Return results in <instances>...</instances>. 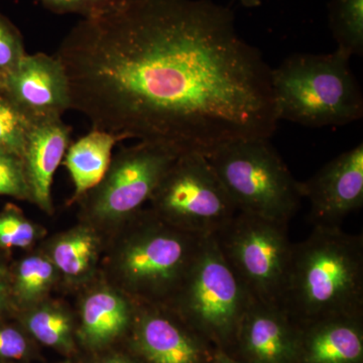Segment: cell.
<instances>
[{"label": "cell", "instance_id": "6da1fadb", "mask_svg": "<svg viewBox=\"0 0 363 363\" xmlns=\"http://www.w3.org/2000/svg\"><path fill=\"white\" fill-rule=\"evenodd\" d=\"M70 109L93 130L209 156L278 128L272 68L211 0H123L60 44Z\"/></svg>", "mask_w": 363, "mask_h": 363}, {"label": "cell", "instance_id": "7a4b0ae2", "mask_svg": "<svg viewBox=\"0 0 363 363\" xmlns=\"http://www.w3.org/2000/svg\"><path fill=\"white\" fill-rule=\"evenodd\" d=\"M279 307L295 326L362 318V236L314 226L304 241L293 243Z\"/></svg>", "mask_w": 363, "mask_h": 363}, {"label": "cell", "instance_id": "3957f363", "mask_svg": "<svg viewBox=\"0 0 363 363\" xmlns=\"http://www.w3.org/2000/svg\"><path fill=\"white\" fill-rule=\"evenodd\" d=\"M206 238L143 209L105 235L99 278L143 304H168Z\"/></svg>", "mask_w": 363, "mask_h": 363}, {"label": "cell", "instance_id": "277c9868", "mask_svg": "<svg viewBox=\"0 0 363 363\" xmlns=\"http://www.w3.org/2000/svg\"><path fill=\"white\" fill-rule=\"evenodd\" d=\"M350 58L332 54H294L272 69L279 121L309 126H340L363 116V94Z\"/></svg>", "mask_w": 363, "mask_h": 363}, {"label": "cell", "instance_id": "5b68a950", "mask_svg": "<svg viewBox=\"0 0 363 363\" xmlns=\"http://www.w3.org/2000/svg\"><path fill=\"white\" fill-rule=\"evenodd\" d=\"M206 157L238 212L288 224L298 211V182L269 138L235 140Z\"/></svg>", "mask_w": 363, "mask_h": 363}, {"label": "cell", "instance_id": "8992f818", "mask_svg": "<svg viewBox=\"0 0 363 363\" xmlns=\"http://www.w3.org/2000/svg\"><path fill=\"white\" fill-rule=\"evenodd\" d=\"M252 302L227 264L214 236H209L166 305L203 338L224 346L235 343L241 320Z\"/></svg>", "mask_w": 363, "mask_h": 363}, {"label": "cell", "instance_id": "52a82bcc", "mask_svg": "<svg viewBox=\"0 0 363 363\" xmlns=\"http://www.w3.org/2000/svg\"><path fill=\"white\" fill-rule=\"evenodd\" d=\"M178 152L157 143L140 142L112 157L102 180L78 203L80 221L104 235L143 209Z\"/></svg>", "mask_w": 363, "mask_h": 363}, {"label": "cell", "instance_id": "ba28073f", "mask_svg": "<svg viewBox=\"0 0 363 363\" xmlns=\"http://www.w3.org/2000/svg\"><path fill=\"white\" fill-rule=\"evenodd\" d=\"M150 202L162 220L201 238L216 235L238 212L207 157L198 152L179 155Z\"/></svg>", "mask_w": 363, "mask_h": 363}, {"label": "cell", "instance_id": "9c48e42d", "mask_svg": "<svg viewBox=\"0 0 363 363\" xmlns=\"http://www.w3.org/2000/svg\"><path fill=\"white\" fill-rule=\"evenodd\" d=\"M214 238L252 300L279 306L292 252L288 224L238 212Z\"/></svg>", "mask_w": 363, "mask_h": 363}, {"label": "cell", "instance_id": "30bf717a", "mask_svg": "<svg viewBox=\"0 0 363 363\" xmlns=\"http://www.w3.org/2000/svg\"><path fill=\"white\" fill-rule=\"evenodd\" d=\"M130 331L145 363H208L213 357L205 338L167 305L135 303Z\"/></svg>", "mask_w": 363, "mask_h": 363}, {"label": "cell", "instance_id": "8fae6325", "mask_svg": "<svg viewBox=\"0 0 363 363\" xmlns=\"http://www.w3.org/2000/svg\"><path fill=\"white\" fill-rule=\"evenodd\" d=\"M301 197L310 203L314 226L340 227L343 219L363 205V143L344 152L305 182Z\"/></svg>", "mask_w": 363, "mask_h": 363}, {"label": "cell", "instance_id": "7c38bea8", "mask_svg": "<svg viewBox=\"0 0 363 363\" xmlns=\"http://www.w3.org/2000/svg\"><path fill=\"white\" fill-rule=\"evenodd\" d=\"M4 92L30 121L58 118L70 109L63 67L56 56L28 55L6 75Z\"/></svg>", "mask_w": 363, "mask_h": 363}, {"label": "cell", "instance_id": "4fadbf2b", "mask_svg": "<svg viewBox=\"0 0 363 363\" xmlns=\"http://www.w3.org/2000/svg\"><path fill=\"white\" fill-rule=\"evenodd\" d=\"M79 298L77 336L90 350H102L130 330L135 302L98 277Z\"/></svg>", "mask_w": 363, "mask_h": 363}, {"label": "cell", "instance_id": "5bb4252c", "mask_svg": "<svg viewBox=\"0 0 363 363\" xmlns=\"http://www.w3.org/2000/svg\"><path fill=\"white\" fill-rule=\"evenodd\" d=\"M71 128L58 118L33 121L23 150V160L32 203L48 215L54 213L52 185L70 142Z\"/></svg>", "mask_w": 363, "mask_h": 363}, {"label": "cell", "instance_id": "9a60e30c", "mask_svg": "<svg viewBox=\"0 0 363 363\" xmlns=\"http://www.w3.org/2000/svg\"><path fill=\"white\" fill-rule=\"evenodd\" d=\"M296 326L279 306L253 301L241 320L235 344L247 363H291Z\"/></svg>", "mask_w": 363, "mask_h": 363}, {"label": "cell", "instance_id": "2e32d148", "mask_svg": "<svg viewBox=\"0 0 363 363\" xmlns=\"http://www.w3.org/2000/svg\"><path fill=\"white\" fill-rule=\"evenodd\" d=\"M104 247V234L80 221L48 238L40 250L56 267L61 283L69 288L82 289L99 277Z\"/></svg>", "mask_w": 363, "mask_h": 363}, {"label": "cell", "instance_id": "e0dca14e", "mask_svg": "<svg viewBox=\"0 0 363 363\" xmlns=\"http://www.w3.org/2000/svg\"><path fill=\"white\" fill-rule=\"evenodd\" d=\"M362 318H336L296 326L291 363H362Z\"/></svg>", "mask_w": 363, "mask_h": 363}, {"label": "cell", "instance_id": "ac0fdd59", "mask_svg": "<svg viewBox=\"0 0 363 363\" xmlns=\"http://www.w3.org/2000/svg\"><path fill=\"white\" fill-rule=\"evenodd\" d=\"M117 138L106 131L92 130L67 150L64 166L74 184L70 204L95 187L104 178L112 159Z\"/></svg>", "mask_w": 363, "mask_h": 363}, {"label": "cell", "instance_id": "d6986e66", "mask_svg": "<svg viewBox=\"0 0 363 363\" xmlns=\"http://www.w3.org/2000/svg\"><path fill=\"white\" fill-rule=\"evenodd\" d=\"M11 274L13 309L20 312L44 302L61 283L56 267L40 250L18 260Z\"/></svg>", "mask_w": 363, "mask_h": 363}, {"label": "cell", "instance_id": "ffe728a7", "mask_svg": "<svg viewBox=\"0 0 363 363\" xmlns=\"http://www.w3.org/2000/svg\"><path fill=\"white\" fill-rule=\"evenodd\" d=\"M26 330L35 340L61 352H73L75 321L65 305L49 298L21 311Z\"/></svg>", "mask_w": 363, "mask_h": 363}, {"label": "cell", "instance_id": "44dd1931", "mask_svg": "<svg viewBox=\"0 0 363 363\" xmlns=\"http://www.w3.org/2000/svg\"><path fill=\"white\" fill-rule=\"evenodd\" d=\"M329 28L344 56L363 55V0H330Z\"/></svg>", "mask_w": 363, "mask_h": 363}, {"label": "cell", "instance_id": "7402d4cb", "mask_svg": "<svg viewBox=\"0 0 363 363\" xmlns=\"http://www.w3.org/2000/svg\"><path fill=\"white\" fill-rule=\"evenodd\" d=\"M45 236L44 227L30 220L18 208L7 205L0 211V250H30Z\"/></svg>", "mask_w": 363, "mask_h": 363}, {"label": "cell", "instance_id": "603a6c76", "mask_svg": "<svg viewBox=\"0 0 363 363\" xmlns=\"http://www.w3.org/2000/svg\"><path fill=\"white\" fill-rule=\"evenodd\" d=\"M32 121L0 90V152L23 157Z\"/></svg>", "mask_w": 363, "mask_h": 363}, {"label": "cell", "instance_id": "cb8c5ba5", "mask_svg": "<svg viewBox=\"0 0 363 363\" xmlns=\"http://www.w3.org/2000/svg\"><path fill=\"white\" fill-rule=\"evenodd\" d=\"M0 196L32 202L23 160L0 152Z\"/></svg>", "mask_w": 363, "mask_h": 363}, {"label": "cell", "instance_id": "d4e9b609", "mask_svg": "<svg viewBox=\"0 0 363 363\" xmlns=\"http://www.w3.org/2000/svg\"><path fill=\"white\" fill-rule=\"evenodd\" d=\"M26 54L20 30L9 18L0 14V72L9 75Z\"/></svg>", "mask_w": 363, "mask_h": 363}, {"label": "cell", "instance_id": "484cf974", "mask_svg": "<svg viewBox=\"0 0 363 363\" xmlns=\"http://www.w3.org/2000/svg\"><path fill=\"white\" fill-rule=\"evenodd\" d=\"M45 9L58 14L75 13L96 18L118 6L123 0H40Z\"/></svg>", "mask_w": 363, "mask_h": 363}, {"label": "cell", "instance_id": "4316f807", "mask_svg": "<svg viewBox=\"0 0 363 363\" xmlns=\"http://www.w3.org/2000/svg\"><path fill=\"white\" fill-rule=\"evenodd\" d=\"M30 350L28 339L23 332L9 325L0 324V358L20 360Z\"/></svg>", "mask_w": 363, "mask_h": 363}, {"label": "cell", "instance_id": "83f0119b", "mask_svg": "<svg viewBox=\"0 0 363 363\" xmlns=\"http://www.w3.org/2000/svg\"><path fill=\"white\" fill-rule=\"evenodd\" d=\"M13 309L11 300V267L0 260V315Z\"/></svg>", "mask_w": 363, "mask_h": 363}, {"label": "cell", "instance_id": "f1b7e54d", "mask_svg": "<svg viewBox=\"0 0 363 363\" xmlns=\"http://www.w3.org/2000/svg\"><path fill=\"white\" fill-rule=\"evenodd\" d=\"M97 363H138L131 358L125 357V355L114 354L111 357L104 358L101 362Z\"/></svg>", "mask_w": 363, "mask_h": 363}, {"label": "cell", "instance_id": "f546056e", "mask_svg": "<svg viewBox=\"0 0 363 363\" xmlns=\"http://www.w3.org/2000/svg\"><path fill=\"white\" fill-rule=\"evenodd\" d=\"M208 363H242L229 357L224 351L219 350L218 352L215 353L214 357Z\"/></svg>", "mask_w": 363, "mask_h": 363}, {"label": "cell", "instance_id": "4dcf8cb0", "mask_svg": "<svg viewBox=\"0 0 363 363\" xmlns=\"http://www.w3.org/2000/svg\"><path fill=\"white\" fill-rule=\"evenodd\" d=\"M240 4L247 9H253V7H259L262 4L260 0H240Z\"/></svg>", "mask_w": 363, "mask_h": 363}, {"label": "cell", "instance_id": "1f68e13d", "mask_svg": "<svg viewBox=\"0 0 363 363\" xmlns=\"http://www.w3.org/2000/svg\"><path fill=\"white\" fill-rule=\"evenodd\" d=\"M6 76L0 72V90L4 89V86H6Z\"/></svg>", "mask_w": 363, "mask_h": 363}]
</instances>
